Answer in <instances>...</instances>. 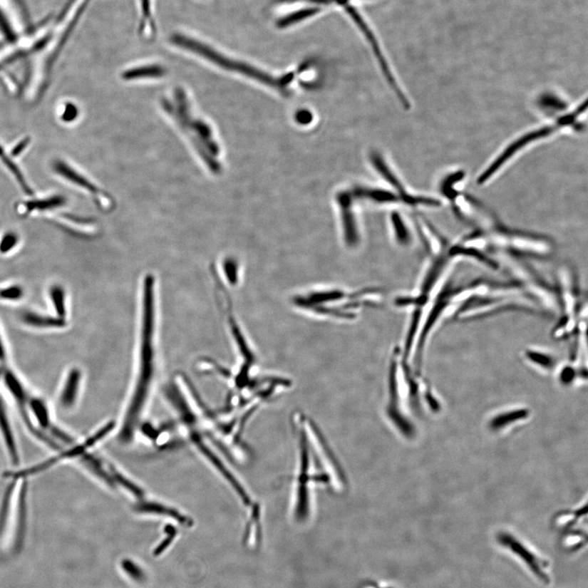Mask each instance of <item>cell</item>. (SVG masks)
Wrapping results in <instances>:
<instances>
[{
	"instance_id": "9a60e30c",
	"label": "cell",
	"mask_w": 588,
	"mask_h": 588,
	"mask_svg": "<svg viewBox=\"0 0 588 588\" xmlns=\"http://www.w3.org/2000/svg\"><path fill=\"white\" fill-rule=\"evenodd\" d=\"M49 296L57 316L66 320V301L64 289L58 284L53 285L49 289Z\"/></svg>"
},
{
	"instance_id": "7c38bea8",
	"label": "cell",
	"mask_w": 588,
	"mask_h": 588,
	"mask_svg": "<svg viewBox=\"0 0 588 588\" xmlns=\"http://www.w3.org/2000/svg\"><path fill=\"white\" fill-rule=\"evenodd\" d=\"M165 71L163 67L158 65H150L135 67L130 69L123 75L125 81H138L142 78H160L165 76Z\"/></svg>"
},
{
	"instance_id": "4316f807",
	"label": "cell",
	"mask_w": 588,
	"mask_h": 588,
	"mask_svg": "<svg viewBox=\"0 0 588 588\" xmlns=\"http://www.w3.org/2000/svg\"><path fill=\"white\" fill-rule=\"evenodd\" d=\"M5 358H6V351H5L1 336H0V361H4Z\"/></svg>"
},
{
	"instance_id": "83f0119b",
	"label": "cell",
	"mask_w": 588,
	"mask_h": 588,
	"mask_svg": "<svg viewBox=\"0 0 588 588\" xmlns=\"http://www.w3.org/2000/svg\"><path fill=\"white\" fill-rule=\"evenodd\" d=\"M4 155V150L1 147H0V157H2Z\"/></svg>"
},
{
	"instance_id": "30bf717a",
	"label": "cell",
	"mask_w": 588,
	"mask_h": 588,
	"mask_svg": "<svg viewBox=\"0 0 588 588\" xmlns=\"http://www.w3.org/2000/svg\"><path fill=\"white\" fill-rule=\"evenodd\" d=\"M523 355L526 361L545 371H550L557 365V357L546 351L528 349L524 351Z\"/></svg>"
},
{
	"instance_id": "603a6c76",
	"label": "cell",
	"mask_w": 588,
	"mask_h": 588,
	"mask_svg": "<svg viewBox=\"0 0 588 588\" xmlns=\"http://www.w3.org/2000/svg\"><path fill=\"white\" fill-rule=\"evenodd\" d=\"M0 30L2 31L4 35L6 36L10 41L15 39V33L12 30V27L9 25L6 19L1 10H0Z\"/></svg>"
},
{
	"instance_id": "5bb4252c",
	"label": "cell",
	"mask_w": 588,
	"mask_h": 588,
	"mask_svg": "<svg viewBox=\"0 0 588 588\" xmlns=\"http://www.w3.org/2000/svg\"><path fill=\"white\" fill-rule=\"evenodd\" d=\"M30 406L32 413L33 416H35L39 425H41V427L44 429L52 430L53 427L46 403L39 398H33V397H31L30 399Z\"/></svg>"
},
{
	"instance_id": "2e32d148",
	"label": "cell",
	"mask_w": 588,
	"mask_h": 588,
	"mask_svg": "<svg viewBox=\"0 0 588 588\" xmlns=\"http://www.w3.org/2000/svg\"><path fill=\"white\" fill-rule=\"evenodd\" d=\"M539 105L540 109L547 115L556 114V111L561 112V113L564 111L565 104L563 100L549 94L541 98Z\"/></svg>"
},
{
	"instance_id": "ba28073f",
	"label": "cell",
	"mask_w": 588,
	"mask_h": 588,
	"mask_svg": "<svg viewBox=\"0 0 588 588\" xmlns=\"http://www.w3.org/2000/svg\"><path fill=\"white\" fill-rule=\"evenodd\" d=\"M21 321L26 326L38 329H60L66 326L64 319L43 316L35 312L22 314Z\"/></svg>"
},
{
	"instance_id": "5b68a950",
	"label": "cell",
	"mask_w": 588,
	"mask_h": 588,
	"mask_svg": "<svg viewBox=\"0 0 588 588\" xmlns=\"http://www.w3.org/2000/svg\"><path fill=\"white\" fill-rule=\"evenodd\" d=\"M498 543L507 549L513 555L522 562L526 568L534 574L535 578L543 582L550 584V575L547 572V564L524 543L516 539L511 534L501 533L497 537Z\"/></svg>"
},
{
	"instance_id": "4fadbf2b",
	"label": "cell",
	"mask_w": 588,
	"mask_h": 588,
	"mask_svg": "<svg viewBox=\"0 0 588 588\" xmlns=\"http://www.w3.org/2000/svg\"><path fill=\"white\" fill-rule=\"evenodd\" d=\"M65 204L66 199L60 195L48 199L28 201L25 204V215H29L33 211H46L58 208Z\"/></svg>"
},
{
	"instance_id": "484cf974",
	"label": "cell",
	"mask_w": 588,
	"mask_h": 588,
	"mask_svg": "<svg viewBox=\"0 0 588 588\" xmlns=\"http://www.w3.org/2000/svg\"><path fill=\"white\" fill-rule=\"evenodd\" d=\"M29 143V138H26L24 140H22V141L20 143L16 145L15 148L12 151V155L14 156H18L19 155H20L22 153V150H24L27 147Z\"/></svg>"
},
{
	"instance_id": "d4e9b609",
	"label": "cell",
	"mask_w": 588,
	"mask_h": 588,
	"mask_svg": "<svg viewBox=\"0 0 588 588\" xmlns=\"http://www.w3.org/2000/svg\"><path fill=\"white\" fill-rule=\"evenodd\" d=\"M150 0H141L142 13H143V24L147 26L151 22V13L150 7ZM143 26V27H144Z\"/></svg>"
},
{
	"instance_id": "6da1fadb",
	"label": "cell",
	"mask_w": 588,
	"mask_h": 588,
	"mask_svg": "<svg viewBox=\"0 0 588 588\" xmlns=\"http://www.w3.org/2000/svg\"><path fill=\"white\" fill-rule=\"evenodd\" d=\"M161 106L187 137L207 169L220 175L222 170L220 144L210 123L195 113L186 91L175 88L170 96L161 99Z\"/></svg>"
},
{
	"instance_id": "d6986e66",
	"label": "cell",
	"mask_w": 588,
	"mask_h": 588,
	"mask_svg": "<svg viewBox=\"0 0 588 588\" xmlns=\"http://www.w3.org/2000/svg\"><path fill=\"white\" fill-rule=\"evenodd\" d=\"M122 568L126 574L131 577L133 580L138 582H143L145 579V574L141 568L138 564L134 563L130 559H125L122 562Z\"/></svg>"
},
{
	"instance_id": "52a82bcc",
	"label": "cell",
	"mask_w": 588,
	"mask_h": 588,
	"mask_svg": "<svg viewBox=\"0 0 588 588\" xmlns=\"http://www.w3.org/2000/svg\"><path fill=\"white\" fill-rule=\"evenodd\" d=\"M0 430H1L11 460L18 464L19 463L18 446H16L12 428H11L7 413L1 400H0Z\"/></svg>"
},
{
	"instance_id": "3957f363",
	"label": "cell",
	"mask_w": 588,
	"mask_h": 588,
	"mask_svg": "<svg viewBox=\"0 0 588 588\" xmlns=\"http://www.w3.org/2000/svg\"><path fill=\"white\" fill-rule=\"evenodd\" d=\"M171 41L177 47L197 54L224 70L253 78L257 82L264 83V85L279 89V91H284L287 88V83L289 85V83L292 81L291 75L282 78H274L264 71L257 69L256 67L244 63L243 61L227 58L214 48L206 46L204 43L195 41L194 38L186 36L175 35L172 36Z\"/></svg>"
},
{
	"instance_id": "e0dca14e",
	"label": "cell",
	"mask_w": 588,
	"mask_h": 588,
	"mask_svg": "<svg viewBox=\"0 0 588 588\" xmlns=\"http://www.w3.org/2000/svg\"><path fill=\"white\" fill-rule=\"evenodd\" d=\"M526 416H527V413H526L525 411H515L506 414H502V416H498L495 419L492 420L491 425L492 428L495 429L500 428H502L503 425H506V424L509 423L517 421V420L522 418Z\"/></svg>"
},
{
	"instance_id": "cb8c5ba5",
	"label": "cell",
	"mask_w": 588,
	"mask_h": 588,
	"mask_svg": "<svg viewBox=\"0 0 588 588\" xmlns=\"http://www.w3.org/2000/svg\"><path fill=\"white\" fill-rule=\"evenodd\" d=\"M78 115V111L76 106L73 103H67L61 115V120L65 122L74 121Z\"/></svg>"
},
{
	"instance_id": "7402d4cb",
	"label": "cell",
	"mask_w": 588,
	"mask_h": 588,
	"mask_svg": "<svg viewBox=\"0 0 588 588\" xmlns=\"http://www.w3.org/2000/svg\"><path fill=\"white\" fill-rule=\"evenodd\" d=\"M582 371H576L573 366H565L562 368L561 374H559V379L562 383L564 384H569L572 383L577 376V373Z\"/></svg>"
},
{
	"instance_id": "ac0fdd59",
	"label": "cell",
	"mask_w": 588,
	"mask_h": 588,
	"mask_svg": "<svg viewBox=\"0 0 588 588\" xmlns=\"http://www.w3.org/2000/svg\"><path fill=\"white\" fill-rule=\"evenodd\" d=\"M19 243V237L14 232H7L0 239V254H5L12 251Z\"/></svg>"
},
{
	"instance_id": "7a4b0ae2",
	"label": "cell",
	"mask_w": 588,
	"mask_h": 588,
	"mask_svg": "<svg viewBox=\"0 0 588 588\" xmlns=\"http://www.w3.org/2000/svg\"><path fill=\"white\" fill-rule=\"evenodd\" d=\"M587 108V100L585 99L576 108L569 112H564L562 115L555 118L549 124L537 128L535 130L525 133L522 136L515 139L480 173L477 183L479 186H483V185L492 180L497 173L501 172L503 167L508 165L509 162L513 160L516 158V156L522 153L525 150L530 148L535 143L543 141V140L565 130H581L580 119L581 116L586 113Z\"/></svg>"
},
{
	"instance_id": "44dd1931",
	"label": "cell",
	"mask_w": 588,
	"mask_h": 588,
	"mask_svg": "<svg viewBox=\"0 0 588 588\" xmlns=\"http://www.w3.org/2000/svg\"><path fill=\"white\" fill-rule=\"evenodd\" d=\"M166 532L167 533V537L158 547L155 548L154 552V555L155 557H158L160 554L163 553L166 550V548L171 545L172 541L175 537L176 530L175 529L170 527L169 529H167Z\"/></svg>"
},
{
	"instance_id": "277c9868",
	"label": "cell",
	"mask_w": 588,
	"mask_h": 588,
	"mask_svg": "<svg viewBox=\"0 0 588 588\" xmlns=\"http://www.w3.org/2000/svg\"><path fill=\"white\" fill-rule=\"evenodd\" d=\"M337 2L339 4L341 3V5H343V6L346 9L347 14H349L351 16L352 21H354L356 25L358 28H359L363 35L366 38L368 43L371 44V46L373 50L375 57L377 58L381 66V69H382L384 73L386 80H388L389 85L395 91L396 96L399 98L400 102L405 106V108H410V103H408L407 97L401 91L398 83H397L395 77L392 75L389 65L386 63V60L384 58L382 50H381L377 38L374 36L371 28H369L367 25L366 21L363 20L361 15L358 13V11L355 8L351 6L349 4H346V0H337Z\"/></svg>"
},
{
	"instance_id": "8fae6325",
	"label": "cell",
	"mask_w": 588,
	"mask_h": 588,
	"mask_svg": "<svg viewBox=\"0 0 588 588\" xmlns=\"http://www.w3.org/2000/svg\"><path fill=\"white\" fill-rule=\"evenodd\" d=\"M391 227L396 242L403 247L410 246L413 243V235L410 227L398 214H393L391 217Z\"/></svg>"
},
{
	"instance_id": "8992f818",
	"label": "cell",
	"mask_w": 588,
	"mask_h": 588,
	"mask_svg": "<svg viewBox=\"0 0 588 588\" xmlns=\"http://www.w3.org/2000/svg\"><path fill=\"white\" fill-rule=\"evenodd\" d=\"M81 381V372L78 368H73L67 375L63 390L60 396V404L65 408H70L75 404L78 388Z\"/></svg>"
},
{
	"instance_id": "9c48e42d",
	"label": "cell",
	"mask_w": 588,
	"mask_h": 588,
	"mask_svg": "<svg viewBox=\"0 0 588 588\" xmlns=\"http://www.w3.org/2000/svg\"><path fill=\"white\" fill-rule=\"evenodd\" d=\"M54 170L59 173L60 175L66 178L67 180L78 185V187L85 188L88 192L99 196V189L95 187L92 182H89L87 178L81 175L80 173L77 172L75 170L71 169V167L65 164L64 162H56Z\"/></svg>"
},
{
	"instance_id": "ffe728a7",
	"label": "cell",
	"mask_w": 588,
	"mask_h": 588,
	"mask_svg": "<svg viewBox=\"0 0 588 588\" xmlns=\"http://www.w3.org/2000/svg\"><path fill=\"white\" fill-rule=\"evenodd\" d=\"M24 295V290L19 285H12L0 289V299L6 301H19Z\"/></svg>"
}]
</instances>
